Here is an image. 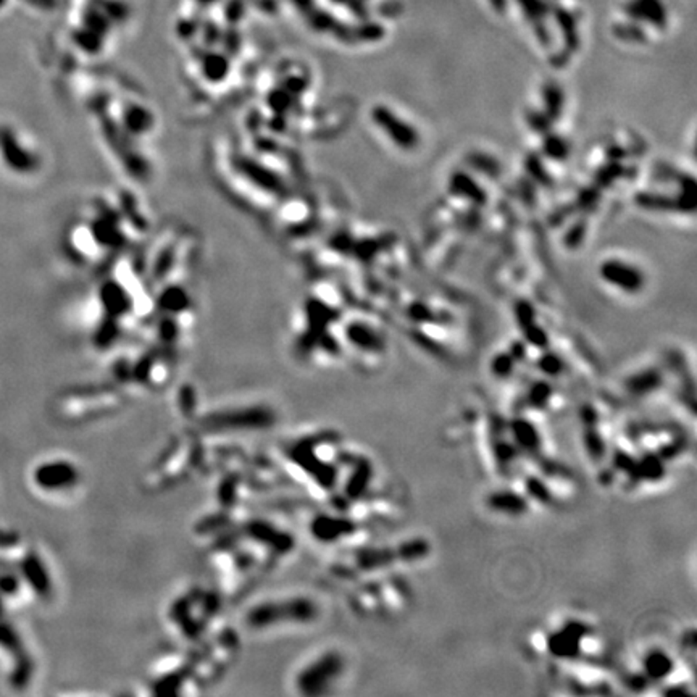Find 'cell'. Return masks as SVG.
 Masks as SVG:
<instances>
[{
	"instance_id": "6da1fadb",
	"label": "cell",
	"mask_w": 697,
	"mask_h": 697,
	"mask_svg": "<svg viewBox=\"0 0 697 697\" xmlns=\"http://www.w3.org/2000/svg\"><path fill=\"white\" fill-rule=\"evenodd\" d=\"M371 118L391 137V141L397 147L404 149V151H412L420 142V136H418L417 129L397 117L391 108L384 105L375 107L373 112H371Z\"/></svg>"
},
{
	"instance_id": "7a4b0ae2",
	"label": "cell",
	"mask_w": 697,
	"mask_h": 697,
	"mask_svg": "<svg viewBox=\"0 0 697 697\" xmlns=\"http://www.w3.org/2000/svg\"><path fill=\"white\" fill-rule=\"evenodd\" d=\"M601 278L606 283L612 284L613 287L628 294H636L644 287V275L636 267L629 265L627 262L610 258L606 260L599 268Z\"/></svg>"
},
{
	"instance_id": "3957f363",
	"label": "cell",
	"mask_w": 697,
	"mask_h": 697,
	"mask_svg": "<svg viewBox=\"0 0 697 697\" xmlns=\"http://www.w3.org/2000/svg\"><path fill=\"white\" fill-rule=\"evenodd\" d=\"M33 479L40 489L59 490L71 486L76 481V472L68 462L50 460L36 467Z\"/></svg>"
},
{
	"instance_id": "277c9868",
	"label": "cell",
	"mask_w": 697,
	"mask_h": 697,
	"mask_svg": "<svg viewBox=\"0 0 697 697\" xmlns=\"http://www.w3.org/2000/svg\"><path fill=\"white\" fill-rule=\"evenodd\" d=\"M624 12L633 20L650 23L660 29H664L668 22L667 10L660 0H629L624 5Z\"/></svg>"
},
{
	"instance_id": "5b68a950",
	"label": "cell",
	"mask_w": 697,
	"mask_h": 697,
	"mask_svg": "<svg viewBox=\"0 0 697 697\" xmlns=\"http://www.w3.org/2000/svg\"><path fill=\"white\" fill-rule=\"evenodd\" d=\"M449 189L458 197H463L477 205H484L488 202L486 190L479 186L470 174L463 172L454 173L449 179Z\"/></svg>"
},
{
	"instance_id": "8992f818",
	"label": "cell",
	"mask_w": 697,
	"mask_h": 697,
	"mask_svg": "<svg viewBox=\"0 0 697 697\" xmlns=\"http://www.w3.org/2000/svg\"><path fill=\"white\" fill-rule=\"evenodd\" d=\"M516 2H518V5L521 7V12L525 13L526 20L533 24L534 33L541 40V44L549 45L550 34L544 24V18L547 17V13H549L547 3L544 0H516Z\"/></svg>"
},
{
	"instance_id": "52a82bcc",
	"label": "cell",
	"mask_w": 697,
	"mask_h": 697,
	"mask_svg": "<svg viewBox=\"0 0 697 697\" xmlns=\"http://www.w3.org/2000/svg\"><path fill=\"white\" fill-rule=\"evenodd\" d=\"M555 20L560 26L562 33H564V39H565L568 54H571V52L576 50L578 45H580V38H578V28H576V18L573 17V13L570 12V10L557 7L555 8Z\"/></svg>"
},
{
	"instance_id": "ba28073f",
	"label": "cell",
	"mask_w": 697,
	"mask_h": 697,
	"mask_svg": "<svg viewBox=\"0 0 697 697\" xmlns=\"http://www.w3.org/2000/svg\"><path fill=\"white\" fill-rule=\"evenodd\" d=\"M542 99H544V113L550 121H557L564 110V92L555 82H546L542 87Z\"/></svg>"
},
{
	"instance_id": "9c48e42d",
	"label": "cell",
	"mask_w": 697,
	"mask_h": 697,
	"mask_svg": "<svg viewBox=\"0 0 697 697\" xmlns=\"http://www.w3.org/2000/svg\"><path fill=\"white\" fill-rule=\"evenodd\" d=\"M636 204L641 207V209L647 210H660V211H671V210H680V204L676 197H667V195H660V194H652V193H641L636 197Z\"/></svg>"
},
{
	"instance_id": "30bf717a",
	"label": "cell",
	"mask_w": 697,
	"mask_h": 697,
	"mask_svg": "<svg viewBox=\"0 0 697 697\" xmlns=\"http://www.w3.org/2000/svg\"><path fill=\"white\" fill-rule=\"evenodd\" d=\"M542 152L546 153V157L562 162L570 153V146H568V142L564 137L557 136V134L546 133L544 142H542Z\"/></svg>"
},
{
	"instance_id": "8fae6325",
	"label": "cell",
	"mask_w": 697,
	"mask_h": 697,
	"mask_svg": "<svg viewBox=\"0 0 697 697\" xmlns=\"http://www.w3.org/2000/svg\"><path fill=\"white\" fill-rule=\"evenodd\" d=\"M350 339L354 340L355 344L364 345V347H368L370 350H380L383 347V340L378 334H376L373 329H370L365 324H354L350 328Z\"/></svg>"
},
{
	"instance_id": "7c38bea8",
	"label": "cell",
	"mask_w": 697,
	"mask_h": 697,
	"mask_svg": "<svg viewBox=\"0 0 697 697\" xmlns=\"http://www.w3.org/2000/svg\"><path fill=\"white\" fill-rule=\"evenodd\" d=\"M525 167H526V172H528V174H530V178L533 179L534 183H539L542 186L552 184L550 174L546 172L544 167H542L541 160L536 153H531V155H528V157H526Z\"/></svg>"
},
{
	"instance_id": "4fadbf2b",
	"label": "cell",
	"mask_w": 697,
	"mask_h": 697,
	"mask_svg": "<svg viewBox=\"0 0 697 697\" xmlns=\"http://www.w3.org/2000/svg\"><path fill=\"white\" fill-rule=\"evenodd\" d=\"M623 172H624V168H623L622 163H618V162L608 163L596 173V184L604 186V188H606V186H610V184L615 183V179L623 177Z\"/></svg>"
},
{
	"instance_id": "5bb4252c",
	"label": "cell",
	"mask_w": 697,
	"mask_h": 697,
	"mask_svg": "<svg viewBox=\"0 0 697 697\" xmlns=\"http://www.w3.org/2000/svg\"><path fill=\"white\" fill-rule=\"evenodd\" d=\"M468 162L472 163V167L479 170V172L486 173L488 177H497L500 172L499 163L484 153H472L468 157Z\"/></svg>"
},
{
	"instance_id": "9a60e30c",
	"label": "cell",
	"mask_w": 697,
	"mask_h": 697,
	"mask_svg": "<svg viewBox=\"0 0 697 697\" xmlns=\"http://www.w3.org/2000/svg\"><path fill=\"white\" fill-rule=\"evenodd\" d=\"M613 34H615L618 39L627 40V43L641 44L645 40V33L636 24H615Z\"/></svg>"
},
{
	"instance_id": "2e32d148",
	"label": "cell",
	"mask_w": 697,
	"mask_h": 697,
	"mask_svg": "<svg viewBox=\"0 0 697 697\" xmlns=\"http://www.w3.org/2000/svg\"><path fill=\"white\" fill-rule=\"evenodd\" d=\"M599 199H601V190H599L597 186L585 188L580 193V195H578L576 209H580L583 211H592L596 209Z\"/></svg>"
},
{
	"instance_id": "e0dca14e",
	"label": "cell",
	"mask_w": 697,
	"mask_h": 697,
	"mask_svg": "<svg viewBox=\"0 0 697 697\" xmlns=\"http://www.w3.org/2000/svg\"><path fill=\"white\" fill-rule=\"evenodd\" d=\"M526 121H528V125L533 128V131L539 133V134L549 133V128H550V123H552L549 118L546 117L544 112H536V110L528 112V115H526Z\"/></svg>"
},
{
	"instance_id": "ac0fdd59",
	"label": "cell",
	"mask_w": 697,
	"mask_h": 697,
	"mask_svg": "<svg viewBox=\"0 0 697 697\" xmlns=\"http://www.w3.org/2000/svg\"><path fill=\"white\" fill-rule=\"evenodd\" d=\"M586 236V223L585 221H578L570 228V231L567 232L565 236V246L570 247V249H575L583 242Z\"/></svg>"
},
{
	"instance_id": "d6986e66",
	"label": "cell",
	"mask_w": 697,
	"mask_h": 697,
	"mask_svg": "<svg viewBox=\"0 0 697 697\" xmlns=\"http://www.w3.org/2000/svg\"><path fill=\"white\" fill-rule=\"evenodd\" d=\"M409 315L413 320H417V322H428V320H433L431 308L423 306V303H420V302L412 303V306L409 307Z\"/></svg>"
},
{
	"instance_id": "ffe728a7",
	"label": "cell",
	"mask_w": 697,
	"mask_h": 697,
	"mask_svg": "<svg viewBox=\"0 0 697 697\" xmlns=\"http://www.w3.org/2000/svg\"><path fill=\"white\" fill-rule=\"evenodd\" d=\"M539 366H541V370L549 371V373H557V371L562 368V361L559 357H557V355L547 354L539 360Z\"/></svg>"
},
{
	"instance_id": "44dd1931",
	"label": "cell",
	"mask_w": 697,
	"mask_h": 697,
	"mask_svg": "<svg viewBox=\"0 0 697 697\" xmlns=\"http://www.w3.org/2000/svg\"><path fill=\"white\" fill-rule=\"evenodd\" d=\"M489 3L493 5V8L497 13H502L507 8V0H489Z\"/></svg>"
}]
</instances>
